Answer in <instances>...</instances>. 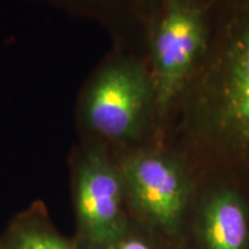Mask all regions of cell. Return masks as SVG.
<instances>
[{
	"label": "cell",
	"instance_id": "obj_1",
	"mask_svg": "<svg viewBox=\"0 0 249 249\" xmlns=\"http://www.w3.org/2000/svg\"><path fill=\"white\" fill-rule=\"evenodd\" d=\"M196 178L249 189V0H214L208 46L164 139Z\"/></svg>",
	"mask_w": 249,
	"mask_h": 249
},
{
	"label": "cell",
	"instance_id": "obj_2",
	"mask_svg": "<svg viewBox=\"0 0 249 249\" xmlns=\"http://www.w3.org/2000/svg\"><path fill=\"white\" fill-rule=\"evenodd\" d=\"M130 219L170 249H186V227L197 178L181 154L154 143L113 154Z\"/></svg>",
	"mask_w": 249,
	"mask_h": 249
},
{
	"label": "cell",
	"instance_id": "obj_3",
	"mask_svg": "<svg viewBox=\"0 0 249 249\" xmlns=\"http://www.w3.org/2000/svg\"><path fill=\"white\" fill-rule=\"evenodd\" d=\"M82 117L91 141L112 154L160 143L155 87L144 55H111L87 89Z\"/></svg>",
	"mask_w": 249,
	"mask_h": 249
},
{
	"label": "cell",
	"instance_id": "obj_4",
	"mask_svg": "<svg viewBox=\"0 0 249 249\" xmlns=\"http://www.w3.org/2000/svg\"><path fill=\"white\" fill-rule=\"evenodd\" d=\"M213 1L164 0L148 28L145 59L155 87L160 143L174 107L207 50Z\"/></svg>",
	"mask_w": 249,
	"mask_h": 249
},
{
	"label": "cell",
	"instance_id": "obj_5",
	"mask_svg": "<svg viewBox=\"0 0 249 249\" xmlns=\"http://www.w3.org/2000/svg\"><path fill=\"white\" fill-rule=\"evenodd\" d=\"M74 209L80 249H98L129 223L126 193L116 157L102 143L91 141L74 167Z\"/></svg>",
	"mask_w": 249,
	"mask_h": 249
},
{
	"label": "cell",
	"instance_id": "obj_6",
	"mask_svg": "<svg viewBox=\"0 0 249 249\" xmlns=\"http://www.w3.org/2000/svg\"><path fill=\"white\" fill-rule=\"evenodd\" d=\"M186 249H249V189L218 177L197 178Z\"/></svg>",
	"mask_w": 249,
	"mask_h": 249
},
{
	"label": "cell",
	"instance_id": "obj_7",
	"mask_svg": "<svg viewBox=\"0 0 249 249\" xmlns=\"http://www.w3.org/2000/svg\"><path fill=\"white\" fill-rule=\"evenodd\" d=\"M0 249H80L55 229L45 205L35 202L18 213L0 234Z\"/></svg>",
	"mask_w": 249,
	"mask_h": 249
},
{
	"label": "cell",
	"instance_id": "obj_8",
	"mask_svg": "<svg viewBox=\"0 0 249 249\" xmlns=\"http://www.w3.org/2000/svg\"><path fill=\"white\" fill-rule=\"evenodd\" d=\"M98 249H170L160 238L143 227L139 226L132 219L126 227L113 239Z\"/></svg>",
	"mask_w": 249,
	"mask_h": 249
},
{
	"label": "cell",
	"instance_id": "obj_9",
	"mask_svg": "<svg viewBox=\"0 0 249 249\" xmlns=\"http://www.w3.org/2000/svg\"><path fill=\"white\" fill-rule=\"evenodd\" d=\"M99 4L110 8L119 9L121 13L129 15L138 21L141 31L147 38V31L152 18L164 0H98Z\"/></svg>",
	"mask_w": 249,
	"mask_h": 249
}]
</instances>
